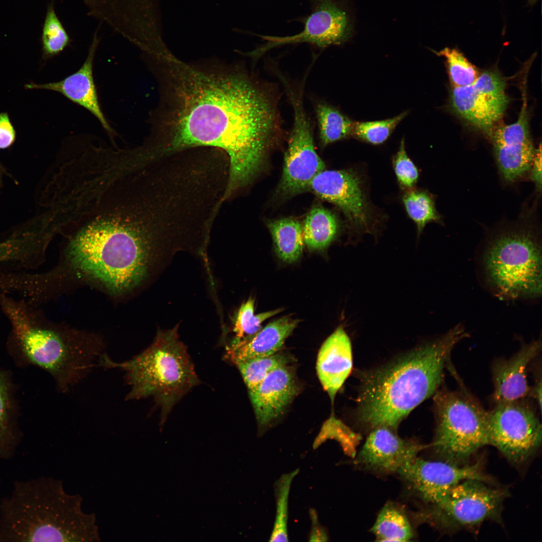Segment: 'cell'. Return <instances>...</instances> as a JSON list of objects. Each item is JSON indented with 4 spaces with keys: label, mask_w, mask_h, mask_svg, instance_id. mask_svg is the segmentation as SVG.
<instances>
[{
    "label": "cell",
    "mask_w": 542,
    "mask_h": 542,
    "mask_svg": "<svg viewBox=\"0 0 542 542\" xmlns=\"http://www.w3.org/2000/svg\"><path fill=\"white\" fill-rule=\"evenodd\" d=\"M149 62L160 100L141 145L146 157L155 161L193 148L218 149L229 162L226 195L249 185L283 134L277 93L240 67L186 63L168 49Z\"/></svg>",
    "instance_id": "obj_1"
},
{
    "label": "cell",
    "mask_w": 542,
    "mask_h": 542,
    "mask_svg": "<svg viewBox=\"0 0 542 542\" xmlns=\"http://www.w3.org/2000/svg\"><path fill=\"white\" fill-rule=\"evenodd\" d=\"M56 233L77 270L121 293L157 274L189 236L178 215L164 203L137 192L107 193L64 213Z\"/></svg>",
    "instance_id": "obj_2"
},
{
    "label": "cell",
    "mask_w": 542,
    "mask_h": 542,
    "mask_svg": "<svg viewBox=\"0 0 542 542\" xmlns=\"http://www.w3.org/2000/svg\"><path fill=\"white\" fill-rule=\"evenodd\" d=\"M461 325L370 373L364 380L358 416L370 430H396L416 406L436 392L455 346L467 336Z\"/></svg>",
    "instance_id": "obj_3"
},
{
    "label": "cell",
    "mask_w": 542,
    "mask_h": 542,
    "mask_svg": "<svg viewBox=\"0 0 542 542\" xmlns=\"http://www.w3.org/2000/svg\"><path fill=\"white\" fill-rule=\"evenodd\" d=\"M82 502L59 479L16 481L0 502V542L100 541L96 515L84 512Z\"/></svg>",
    "instance_id": "obj_4"
},
{
    "label": "cell",
    "mask_w": 542,
    "mask_h": 542,
    "mask_svg": "<svg viewBox=\"0 0 542 542\" xmlns=\"http://www.w3.org/2000/svg\"><path fill=\"white\" fill-rule=\"evenodd\" d=\"M0 308L10 324L8 349L21 365L46 371L60 391H68L94 367L102 346L94 338L63 331L42 311L20 298L0 295Z\"/></svg>",
    "instance_id": "obj_5"
},
{
    "label": "cell",
    "mask_w": 542,
    "mask_h": 542,
    "mask_svg": "<svg viewBox=\"0 0 542 542\" xmlns=\"http://www.w3.org/2000/svg\"><path fill=\"white\" fill-rule=\"evenodd\" d=\"M178 330V326L159 330L152 344L128 361L115 362L104 353L98 362L99 366L124 371L130 387L126 400L153 397L161 408L162 423L174 405L200 382Z\"/></svg>",
    "instance_id": "obj_6"
},
{
    "label": "cell",
    "mask_w": 542,
    "mask_h": 542,
    "mask_svg": "<svg viewBox=\"0 0 542 542\" xmlns=\"http://www.w3.org/2000/svg\"><path fill=\"white\" fill-rule=\"evenodd\" d=\"M485 280L501 299H533L541 294V246L532 229L501 232L488 243L483 255Z\"/></svg>",
    "instance_id": "obj_7"
},
{
    "label": "cell",
    "mask_w": 542,
    "mask_h": 542,
    "mask_svg": "<svg viewBox=\"0 0 542 542\" xmlns=\"http://www.w3.org/2000/svg\"><path fill=\"white\" fill-rule=\"evenodd\" d=\"M436 392L437 425L430 447L437 459L464 465L489 445L487 412L466 393L446 389Z\"/></svg>",
    "instance_id": "obj_8"
},
{
    "label": "cell",
    "mask_w": 542,
    "mask_h": 542,
    "mask_svg": "<svg viewBox=\"0 0 542 542\" xmlns=\"http://www.w3.org/2000/svg\"><path fill=\"white\" fill-rule=\"evenodd\" d=\"M490 484L464 480L437 502L423 506L413 514L414 520L449 530L473 528L489 520L501 522L502 504L508 492Z\"/></svg>",
    "instance_id": "obj_9"
},
{
    "label": "cell",
    "mask_w": 542,
    "mask_h": 542,
    "mask_svg": "<svg viewBox=\"0 0 542 542\" xmlns=\"http://www.w3.org/2000/svg\"><path fill=\"white\" fill-rule=\"evenodd\" d=\"M294 112V122L285 152L283 174L278 190L293 196L309 190L313 179L325 170L317 154L313 131L303 103L302 88L283 81Z\"/></svg>",
    "instance_id": "obj_10"
},
{
    "label": "cell",
    "mask_w": 542,
    "mask_h": 542,
    "mask_svg": "<svg viewBox=\"0 0 542 542\" xmlns=\"http://www.w3.org/2000/svg\"><path fill=\"white\" fill-rule=\"evenodd\" d=\"M487 431L489 445L516 466L529 460L541 443L540 421L518 401L497 403L488 412Z\"/></svg>",
    "instance_id": "obj_11"
},
{
    "label": "cell",
    "mask_w": 542,
    "mask_h": 542,
    "mask_svg": "<svg viewBox=\"0 0 542 542\" xmlns=\"http://www.w3.org/2000/svg\"><path fill=\"white\" fill-rule=\"evenodd\" d=\"M311 13L302 19L304 28L290 36L259 35L265 41L247 56L257 58L272 49L287 44L307 43L324 48L347 41L352 33L349 14L341 1L309 0Z\"/></svg>",
    "instance_id": "obj_12"
},
{
    "label": "cell",
    "mask_w": 542,
    "mask_h": 542,
    "mask_svg": "<svg viewBox=\"0 0 542 542\" xmlns=\"http://www.w3.org/2000/svg\"><path fill=\"white\" fill-rule=\"evenodd\" d=\"M408 493L426 506L439 501L453 487L467 479L492 483V478L483 473L479 462L457 465L437 459L418 456L402 467L396 474Z\"/></svg>",
    "instance_id": "obj_13"
},
{
    "label": "cell",
    "mask_w": 542,
    "mask_h": 542,
    "mask_svg": "<svg viewBox=\"0 0 542 542\" xmlns=\"http://www.w3.org/2000/svg\"><path fill=\"white\" fill-rule=\"evenodd\" d=\"M505 87V81L498 72L485 71L472 83L453 88L451 107L472 125L491 132L503 116L509 102Z\"/></svg>",
    "instance_id": "obj_14"
},
{
    "label": "cell",
    "mask_w": 542,
    "mask_h": 542,
    "mask_svg": "<svg viewBox=\"0 0 542 542\" xmlns=\"http://www.w3.org/2000/svg\"><path fill=\"white\" fill-rule=\"evenodd\" d=\"M428 447L414 440L402 439L393 429L379 427L370 430L354 464L377 475L396 474Z\"/></svg>",
    "instance_id": "obj_15"
},
{
    "label": "cell",
    "mask_w": 542,
    "mask_h": 542,
    "mask_svg": "<svg viewBox=\"0 0 542 542\" xmlns=\"http://www.w3.org/2000/svg\"><path fill=\"white\" fill-rule=\"evenodd\" d=\"M309 190L340 208L353 227L368 229L369 208L361 181L354 172L324 170L313 179Z\"/></svg>",
    "instance_id": "obj_16"
},
{
    "label": "cell",
    "mask_w": 542,
    "mask_h": 542,
    "mask_svg": "<svg viewBox=\"0 0 542 542\" xmlns=\"http://www.w3.org/2000/svg\"><path fill=\"white\" fill-rule=\"evenodd\" d=\"M526 103L518 119L490 133L494 156L504 180L514 182L530 171L534 149L530 136Z\"/></svg>",
    "instance_id": "obj_17"
},
{
    "label": "cell",
    "mask_w": 542,
    "mask_h": 542,
    "mask_svg": "<svg viewBox=\"0 0 542 542\" xmlns=\"http://www.w3.org/2000/svg\"><path fill=\"white\" fill-rule=\"evenodd\" d=\"M98 40L95 35L89 48L86 59L75 72L63 79L42 84L26 85L29 89H43L58 92L74 103L92 114L99 121L110 137L114 132L100 106L93 75V61Z\"/></svg>",
    "instance_id": "obj_18"
},
{
    "label": "cell",
    "mask_w": 542,
    "mask_h": 542,
    "mask_svg": "<svg viewBox=\"0 0 542 542\" xmlns=\"http://www.w3.org/2000/svg\"><path fill=\"white\" fill-rule=\"evenodd\" d=\"M298 391L293 371L285 365L273 370L249 391L259 426L266 427L281 415Z\"/></svg>",
    "instance_id": "obj_19"
},
{
    "label": "cell",
    "mask_w": 542,
    "mask_h": 542,
    "mask_svg": "<svg viewBox=\"0 0 542 542\" xmlns=\"http://www.w3.org/2000/svg\"><path fill=\"white\" fill-rule=\"evenodd\" d=\"M540 349V340L533 341L522 345L510 358L495 363L493 368V397L496 404L518 401L530 394L527 368Z\"/></svg>",
    "instance_id": "obj_20"
},
{
    "label": "cell",
    "mask_w": 542,
    "mask_h": 542,
    "mask_svg": "<svg viewBox=\"0 0 542 542\" xmlns=\"http://www.w3.org/2000/svg\"><path fill=\"white\" fill-rule=\"evenodd\" d=\"M352 365L351 342L343 328L339 326L321 346L316 364L318 378L332 403L350 374Z\"/></svg>",
    "instance_id": "obj_21"
},
{
    "label": "cell",
    "mask_w": 542,
    "mask_h": 542,
    "mask_svg": "<svg viewBox=\"0 0 542 542\" xmlns=\"http://www.w3.org/2000/svg\"><path fill=\"white\" fill-rule=\"evenodd\" d=\"M299 320L284 316L268 324L249 338L226 348L225 358L236 363L275 354L297 327Z\"/></svg>",
    "instance_id": "obj_22"
},
{
    "label": "cell",
    "mask_w": 542,
    "mask_h": 542,
    "mask_svg": "<svg viewBox=\"0 0 542 542\" xmlns=\"http://www.w3.org/2000/svg\"><path fill=\"white\" fill-rule=\"evenodd\" d=\"M13 389L8 373L0 369V459H3L12 456L21 438Z\"/></svg>",
    "instance_id": "obj_23"
},
{
    "label": "cell",
    "mask_w": 542,
    "mask_h": 542,
    "mask_svg": "<svg viewBox=\"0 0 542 542\" xmlns=\"http://www.w3.org/2000/svg\"><path fill=\"white\" fill-rule=\"evenodd\" d=\"M371 531L379 541H408L415 534L405 509L393 502H387L381 508Z\"/></svg>",
    "instance_id": "obj_24"
},
{
    "label": "cell",
    "mask_w": 542,
    "mask_h": 542,
    "mask_svg": "<svg viewBox=\"0 0 542 542\" xmlns=\"http://www.w3.org/2000/svg\"><path fill=\"white\" fill-rule=\"evenodd\" d=\"M276 252L283 261L292 263L301 256L304 245L303 226L293 218H284L267 224Z\"/></svg>",
    "instance_id": "obj_25"
},
{
    "label": "cell",
    "mask_w": 542,
    "mask_h": 542,
    "mask_svg": "<svg viewBox=\"0 0 542 542\" xmlns=\"http://www.w3.org/2000/svg\"><path fill=\"white\" fill-rule=\"evenodd\" d=\"M303 226L304 242L310 250L323 249L335 238L338 230L336 217L321 206L312 208Z\"/></svg>",
    "instance_id": "obj_26"
},
{
    "label": "cell",
    "mask_w": 542,
    "mask_h": 542,
    "mask_svg": "<svg viewBox=\"0 0 542 542\" xmlns=\"http://www.w3.org/2000/svg\"><path fill=\"white\" fill-rule=\"evenodd\" d=\"M315 113L323 146L352 134L354 121L337 108L325 103L316 104Z\"/></svg>",
    "instance_id": "obj_27"
},
{
    "label": "cell",
    "mask_w": 542,
    "mask_h": 542,
    "mask_svg": "<svg viewBox=\"0 0 542 542\" xmlns=\"http://www.w3.org/2000/svg\"><path fill=\"white\" fill-rule=\"evenodd\" d=\"M296 469L283 474L275 484L276 498V516L270 541H288V521L289 517V499L291 484L298 474Z\"/></svg>",
    "instance_id": "obj_28"
},
{
    "label": "cell",
    "mask_w": 542,
    "mask_h": 542,
    "mask_svg": "<svg viewBox=\"0 0 542 542\" xmlns=\"http://www.w3.org/2000/svg\"><path fill=\"white\" fill-rule=\"evenodd\" d=\"M288 358L284 354L254 358L239 362L238 367L249 391L254 389L273 370L287 365Z\"/></svg>",
    "instance_id": "obj_29"
},
{
    "label": "cell",
    "mask_w": 542,
    "mask_h": 542,
    "mask_svg": "<svg viewBox=\"0 0 542 542\" xmlns=\"http://www.w3.org/2000/svg\"><path fill=\"white\" fill-rule=\"evenodd\" d=\"M254 300L249 298L239 308L233 321L235 336L229 344L249 338L261 329L265 320L282 311L278 309L254 315Z\"/></svg>",
    "instance_id": "obj_30"
},
{
    "label": "cell",
    "mask_w": 542,
    "mask_h": 542,
    "mask_svg": "<svg viewBox=\"0 0 542 542\" xmlns=\"http://www.w3.org/2000/svg\"><path fill=\"white\" fill-rule=\"evenodd\" d=\"M42 32L41 41L45 57L58 55L69 43V37L56 14L53 3L48 6Z\"/></svg>",
    "instance_id": "obj_31"
},
{
    "label": "cell",
    "mask_w": 542,
    "mask_h": 542,
    "mask_svg": "<svg viewBox=\"0 0 542 542\" xmlns=\"http://www.w3.org/2000/svg\"><path fill=\"white\" fill-rule=\"evenodd\" d=\"M403 202L409 215L417 225L419 233L427 223L440 219L432 197L425 192H409L404 195Z\"/></svg>",
    "instance_id": "obj_32"
},
{
    "label": "cell",
    "mask_w": 542,
    "mask_h": 542,
    "mask_svg": "<svg viewBox=\"0 0 542 542\" xmlns=\"http://www.w3.org/2000/svg\"><path fill=\"white\" fill-rule=\"evenodd\" d=\"M437 54L445 58L453 87L469 85L478 77L475 67L458 49L446 47Z\"/></svg>",
    "instance_id": "obj_33"
},
{
    "label": "cell",
    "mask_w": 542,
    "mask_h": 542,
    "mask_svg": "<svg viewBox=\"0 0 542 542\" xmlns=\"http://www.w3.org/2000/svg\"><path fill=\"white\" fill-rule=\"evenodd\" d=\"M408 114V111H404L396 116L384 120L354 122L352 136L371 144H381L388 138L396 126Z\"/></svg>",
    "instance_id": "obj_34"
},
{
    "label": "cell",
    "mask_w": 542,
    "mask_h": 542,
    "mask_svg": "<svg viewBox=\"0 0 542 542\" xmlns=\"http://www.w3.org/2000/svg\"><path fill=\"white\" fill-rule=\"evenodd\" d=\"M394 161V170L398 181L403 186L412 187L416 183L419 174L417 168L406 153L404 139L400 142Z\"/></svg>",
    "instance_id": "obj_35"
},
{
    "label": "cell",
    "mask_w": 542,
    "mask_h": 542,
    "mask_svg": "<svg viewBox=\"0 0 542 542\" xmlns=\"http://www.w3.org/2000/svg\"><path fill=\"white\" fill-rule=\"evenodd\" d=\"M16 132L10 121L8 114L0 113V149H6L15 141Z\"/></svg>",
    "instance_id": "obj_36"
},
{
    "label": "cell",
    "mask_w": 542,
    "mask_h": 542,
    "mask_svg": "<svg viewBox=\"0 0 542 542\" xmlns=\"http://www.w3.org/2000/svg\"><path fill=\"white\" fill-rule=\"evenodd\" d=\"M311 520V528L309 535L310 541H325L328 540V535L325 528L319 523L317 511L313 508L309 510Z\"/></svg>",
    "instance_id": "obj_37"
},
{
    "label": "cell",
    "mask_w": 542,
    "mask_h": 542,
    "mask_svg": "<svg viewBox=\"0 0 542 542\" xmlns=\"http://www.w3.org/2000/svg\"><path fill=\"white\" fill-rule=\"evenodd\" d=\"M530 180L534 183L537 191L541 190V144L534 150L530 166Z\"/></svg>",
    "instance_id": "obj_38"
},
{
    "label": "cell",
    "mask_w": 542,
    "mask_h": 542,
    "mask_svg": "<svg viewBox=\"0 0 542 542\" xmlns=\"http://www.w3.org/2000/svg\"><path fill=\"white\" fill-rule=\"evenodd\" d=\"M539 0H527V6L533 7Z\"/></svg>",
    "instance_id": "obj_39"
},
{
    "label": "cell",
    "mask_w": 542,
    "mask_h": 542,
    "mask_svg": "<svg viewBox=\"0 0 542 542\" xmlns=\"http://www.w3.org/2000/svg\"><path fill=\"white\" fill-rule=\"evenodd\" d=\"M0 170H3V168L2 166L1 165V164H0Z\"/></svg>",
    "instance_id": "obj_40"
},
{
    "label": "cell",
    "mask_w": 542,
    "mask_h": 542,
    "mask_svg": "<svg viewBox=\"0 0 542 542\" xmlns=\"http://www.w3.org/2000/svg\"><path fill=\"white\" fill-rule=\"evenodd\" d=\"M137 148H138V147H137ZM137 149H138V148H137ZM141 157H142V156H141ZM142 158H143V157H142ZM143 159H144V158H143ZM146 161H147V160H146Z\"/></svg>",
    "instance_id": "obj_41"
}]
</instances>
